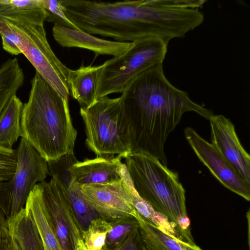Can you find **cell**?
I'll return each instance as SVG.
<instances>
[{"label": "cell", "mask_w": 250, "mask_h": 250, "mask_svg": "<svg viewBox=\"0 0 250 250\" xmlns=\"http://www.w3.org/2000/svg\"><path fill=\"white\" fill-rule=\"evenodd\" d=\"M9 243L7 218L0 209V250H8Z\"/></svg>", "instance_id": "obj_29"}, {"label": "cell", "mask_w": 250, "mask_h": 250, "mask_svg": "<svg viewBox=\"0 0 250 250\" xmlns=\"http://www.w3.org/2000/svg\"><path fill=\"white\" fill-rule=\"evenodd\" d=\"M4 19L19 35V48L36 72L62 98L68 99L70 69L62 62L52 50L44 25L34 24L23 19Z\"/></svg>", "instance_id": "obj_7"}, {"label": "cell", "mask_w": 250, "mask_h": 250, "mask_svg": "<svg viewBox=\"0 0 250 250\" xmlns=\"http://www.w3.org/2000/svg\"><path fill=\"white\" fill-rule=\"evenodd\" d=\"M17 165L9 180L0 182V209L7 219L25 208L35 186L49 174L48 164L36 149L21 138L16 150Z\"/></svg>", "instance_id": "obj_8"}, {"label": "cell", "mask_w": 250, "mask_h": 250, "mask_svg": "<svg viewBox=\"0 0 250 250\" xmlns=\"http://www.w3.org/2000/svg\"><path fill=\"white\" fill-rule=\"evenodd\" d=\"M81 191L101 217L106 220L132 216L137 212L128 187L121 177L110 183L80 186Z\"/></svg>", "instance_id": "obj_11"}, {"label": "cell", "mask_w": 250, "mask_h": 250, "mask_svg": "<svg viewBox=\"0 0 250 250\" xmlns=\"http://www.w3.org/2000/svg\"><path fill=\"white\" fill-rule=\"evenodd\" d=\"M120 155H104L76 161L70 167L73 180L80 186L110 183L121 179L118 169L124 164Z\"/></svg>", "instance_id": "obj_14"}, {"label": "cell", "mask_w": 250, "mask_h": 250, "mask_svg": "<svg viewBox=\"0 0 250 250\" xmlns=\"http://www.w3.org/2000/svg\"><path fill=\"white\" fill-rule=\"evenodd\" d=\"M110 223L111 228L101 250H118L130 234L139 227L137 219L132 216L112 220Z\"/></svg>", "instance_id": "obj_23"}, {"label": "cell", "mask_w": 250, "mask_h": 250, "mask_svg": "<svg viewBox=\"0 0 250 250\" xmlns=\"http://www.w3.org/2000/svg\"><path fill=\"white\" fill-rule=\"evenodd\" d=\"M39 183L31 192L24 208L34 221L45 250H62L46 210Z\"/></svg>", "instance_id": "obj_18"}, {"label": "cell", "mask_w": 250, "mask_h": 250, "mask_svg": "<svg viewBox=\"0 0 250 250\" xmlns=\"http://www.w3.org/2000/svg\"><path fill=\"white\" fill-rule=\"evenodd\" d=\"M77 161L74 152H72L57 160L48 162L47 164L49 175L65 193L82 233L86 230L93 220L101 216L87 201L81 191L80 186L73 179L70 167Z\"/></svg>", "instance_id": "obj_12"}, {"label": "cell", "mask_w": 250, "mask_h": 250, "mask_svg": "<svg viewBox=\"0 0 250 250\" xmlns=\"http://www.w3.org/2000/svg\"><path fill=\"white\" fill-rule=\"evenodd\" d=\"M163 40L151 38L132 42L120 55L105 62L97 92V100L122 93L133 78L158 64L163 63L167 49Z\"/></svg>", "instance_id": "obj_6"}, {"label": "cell", "mask_w": 250, "mask_h": 250, "mask_svg": "<svg viewBox=\"0 0 250 250\" xmlns=\"http://www.w3.org/2000/svg\"><path fill=\"white\" fill-rule=\"evenodd\" d=\"M85 126V144L97 156L131 152L130 123L121 97L101 98L88 108H80Z\"/></svg>", "instance_id": "obj_5"}, {"label": "cell", "mask_w": 250, "mask_h": 250, "mask_svg": "<svg viewBox=\"0 0 250 250\" xmlns=\"http://www.w3.org/2000/svg\"><path fill=\"white\" fill-rule=\"evenodd\" d=\"M118 250H147L142 239L139 229L131 232Z\"/></svg>", "instance_id": "obj_28"}, {"label": "cell", "mask_w": 250, "mask_h": 250, "mask_svg": "<svg viewBox=\"0 0 250 250\" xmlns=\"http://www.w3.org/2000/svg\"><path fill=\"white\" fill-rule=\"evenodd\" d=\"M0 18L23 19L38 25L46 21L39 0H0Z\"/></svg>", "instance_id": "obj_22"}, {"label": "cell", "mask_w": 250, "mask_h": 250, "mask_svg": "<svg viewBox=\"0 0 250 250\" xmlns=\"http://www.w3.org/2000/svg\"><path fill=\"white\" fill-rule=\"evenodd\" d=\"M111 228L110 222L103 218L93 220L88 229L82 233V239L87 250H101L106 234Z\"/></svg>", "instance_id": "obj_24"}, {"label": "cell", "mask_w": 250, "mask_h": 250, "mask_svg": "<svg viewBox=\"0 0 250 250\" xmlns=\"http://www.w3.org/2000/svg\"><path fill=\"white\" fill-rule=\"evenodd\" d=\"M21 138L47 162L74 152L77 136L68 99L62 98L36 72L21 121Z\"/></svg>", "instance_id": "obj_3"}, {"label": "cell", "mask_w": 250, "mask_h": 250, "mask_svg": "<svg viewBox=\"0 0 250 250\" xmlns=\"http://www.w3.org/2000/svg\"><path fill=\"white\" fill-rule=\"evenodd\" d=\"M53 36L61 46L83 48L100 55L115 57L120 55L132 44L131 42H120L102 39L81 30L67 28L54 24Z\"/></svg>", "instance_id": "obj_15"}, {"label": "cell", "mask_w": 250, "mask_h": 250, "mask_svg": "<svg viewBox=\"0 0 250 250\" xmlns=\"http://www.w3.org/2000/svg\"><path fill=\"white\" fill-rule=\"evenodd\" d=\"M104 64L82 65L75 70L69 69L68 83L70 94L81 105L91 106L97 100V95Z\"/></svg>", "instance_id": "obj_16"}, {"label": "cell", "mask_w": 250, "mask_h": 250, "mask_svg": "<svg viewBox=\"0 0 250 250\" xmlns=\"http://www.w3.org/2000/svg\"><path fill=\"white\" fill-rule=\"evenodd\" d=\"M118 171L128 187L132 204L137 212L146 220L161 229L183 240L176 226L171 223L166 216L156 212L149 203L139 195L133 186L124 163L119 168Z\"/></svg>", "instance_id": "obj_20"}, {"label": "cell", "mask_w": 250, "mask_h": 250, "mask_svg": "<svg viewBox=\"0 0 250 250\" xmlns=\"http://www.w3.org/2000/svg\"><path fill=\"white\" fill-rule=\"evenodd\" d=\"M43 200L62 250H75L83 240L68 200L58 184L51 178L39 183Z\"/></svg>", "instance_id": "obj_9"}, {"label": "cell", "mask_w": 250, "mask_h": 250, "mask_svg": "<svg viewBox=\"0 0 250 250\" xmlns=\"http://www.w3.org/2000/svg\"></svg>", "instance_id": "obj_31"}, {"label": "cell", "mask_w": 250, "mask_h": 250, "mask_svg": "<svg viewBox=\"0 0 250 250\" xmlns=\"http://www.w3.org/2000/svg\"><path fill=\"white\" fill-rule=\"evenodd\" d=\"M135 218L139 222L140 233L147 250H203L195 243L186 242L161 229L137 212Z\"/></svg>", "instance_id": "obj_19"}, {"label": "cell", "mask_w": 250, "mask_h": 250, "mask_svg": "<svg viewBox=\"0 0 250 250\" xmlns=\"http://www.w3.org/2000/svg\"><path fill=\"white\" fill-rule=\"evenodd\" d=\"M61 3L66 17L80 30L120 42L157 38L168 43L171 39L184 37L203 21L196 9L162 6L154 0H63Z\"/></svg>", "instance_id": "obj_1"}, {"label": "cell", "mask_w": 250, "mask_h": 250, "mask_svg": "<svg viewBox=\"0 0 250 250\" xmlns=\"http://www.w3.org/2000/svg\"><path fill=\"white\" fill-rule=\"evenodd\" d=\"M23 104L16 95L0 114V146L12 148L21 134V121Z\"/></svg>", "instance_id": "obj_21"}, {"label": "cell", "mask_w": 250, "mask_h": 250, "mask_svg": "<svg viewBox=\"0 0 250 250\" xmlns=\"http://www.w3.org/2000/svg\"><path fill=\"white\" fill-rule=\"evenodd\" d=\"M7 220L9 234L8 250H45L36 226L25 208Z\"/></svg>", "instance_id": "obj_17"}, {"label": "cell", "mask_w": 250, "mask_h": 250, "mask_svg": "<svg viewBox=\"0 0 250 250\" xmlns=\"http://www.w3.org/2000/svg\"><path fill=\"white\" fill-rule=\"evenodd\" d=\"M39 1L45 11L46 21L67 28L80 30L66 17L61 0H39Z\"/></svg>", "instance_id": "obj_25"}, {"label": "cell", "mask_w": 250, "mask_h": 250, "mask_svg": "<svg viewBox=\"0 0 250 250\" xmlns=\"http://www.w3.org/2000/svg\"><path fill=\"white\" fill-rule=\"evenodd\" d=\"M121 93L131 128V153L147 154L166 166L165 144L183 115L193 111L209 120L213 115L169 82L163 63L135 77Z\"/></svg>", "instance_id": "obj_2"}, {"label": "cell", "mask_w": 250, "mask_h": 250, "mask_svg": "<svg viewBox=\"0 0 250 250\" xmlns=\"http://www.w3.org/2000/svg\"><path fill=\"white\" fill-rule=\"evenodd\" d=\"M75 250H87L84 246L83 240L78 243Z\"/></svg>", "instance_id": "obj_30"}, {"label": "cell", "mask_w": 250, "mask_h": 250, "mask_svg": "<svg viewBox=\"0 0 250 250\" xmlns=\"http://www.w3.org/2000/svg\"><path fill=\"white\" fill-rule=\"evenodd\" d=\"M0 35L5 51L13 55L21 54L19 48L20 43L19 35L2 18H0Z\"/></svg>", "instance_id": "obj_26"}, {"label": "cell", "mask_w": 250, "mask_h": 250, "mask_svg": "<svg viewBox=\"0 0 250 250\" xmlns=\"http://www.w3.org/2000/svg\"><path fill=\"white\" fill-rule=\"evenodd\" d=\"M211 144L238 173L250 184V156L241 145L232 122L222 115L208 120Z\"/></svg>", "instance_id": "obj_13"}, {"label": "cell", "mask_w": 250, "mask_h": 250, "mask_svg": "<svg viewBox=\"0 0 250 250\" xmlns=\"http://www.w3.org/2000/svg\"><path fill=\"white\" fill-rule=\"evenodd\" d=\"M124 163L139 195L178 229L183 240L194 244L187 216L185 190L177 173L158 159L143 152L131 153Z\"/></svg>", "instance_id": "obj_4"}, {"label": "cell", "mask_w": 250, "mask_h": 250, "mask_svg": "<svg viewBox=\"0 0 250 250\" xmlns=\"http://www.w3.org/2000/svg\"><path fill=\"white\" fill-rule=\"evenodd\" d=\"M17 165L16 150L0 146V182L10 179Z\"/></svg>", "instance_id": "obj_27"}, {"label": "cell", "mask_w": 250, "mask_h": 250, "mask_svg": "<svg viewBox=\"0 0 250 250\" xmlns=\"http://www.w3.org/2000/svg\"><path fill=\"white\" fill-rule=\"evenodd\" d=\"M184 134L199 159L226 188L249 201L250 184L238 173L220 152L192 128L186 127Z\"/></svg>", "instance_id": "obj_10"}]
</instances>
